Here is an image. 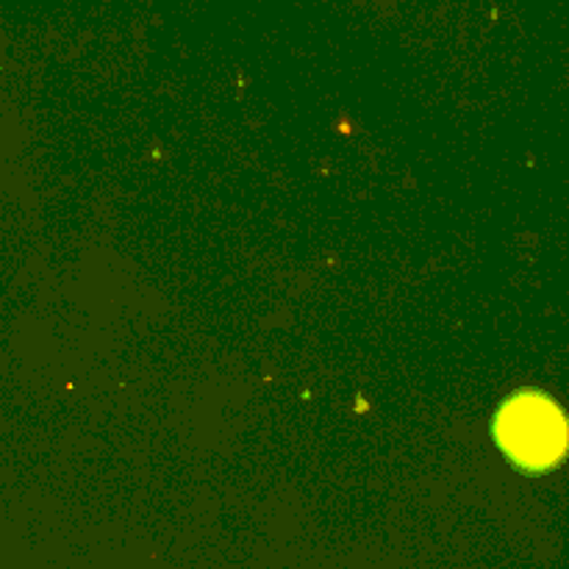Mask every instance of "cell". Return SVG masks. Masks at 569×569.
I'll use <instances>...</instances> for the list:
<instances>
[{
  "instance_id": "6da1fadb",
  "label": "cell",
  "mask_w": 569,
  "mask_h": 569,
  "mask_svg": "<svg viewBox=\"0 0 569 569\" xmlns=\"http://www.w3.org/2000/svg\"><path fill=\"white\" fill-rule=\"evenodd\" d=\"M500 448L528 470H548L567 453L569 428L553 400L542 395H517L495 420Z\"/></svg>"
}]
</instances>
